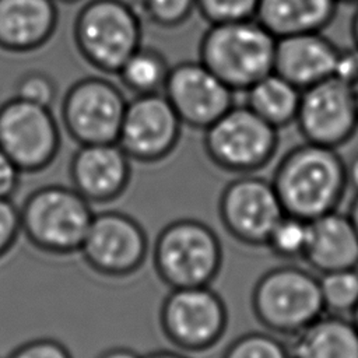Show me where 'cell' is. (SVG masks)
Returning <instances> with one entry per match:
<instances>
[{
  "mask_svg": "<svg viewBox=\"0 0 358 358\" xmlns=\"http://www.w3.org/2000/svg\"><path fill=\"white\" fill-rule=\"evenodd\" d=\"M7 358H73L69 348L52 337H38L15 347Z\"/></svg>",
  "mask_w": 358,
  "mask_h": 358,
  "instance_id": "30",
  "label": "cell"
},
{
  "mask_svg": "<svg viewBox=\"0 0 358 358\" xmlns=\"http://www.w3.org/2000/svg\"><path fill=\"white\" fill-rule=\"evenodd\" d=\"M71 186L91 204L113 201L131 179V159L117 143L78 145L69 164Z\"/></svg>",
  "mask_w": 358,
  "mask_h": 358,
  "instance_id": "16",
  "label": "cell"
},
{
  "mask_svg": "<svg viewBox=\"0 0 358 358\" xmlns=\"http://www.w3.org/2000/svg\"><path fill=\"white\" fill-rule=\"evenodd\" d=\"M260 0H196V11L208 24L250 20Z\"/></svg>",
  "mask_w": 358,
  "mask_h": 358,
  "instance_id": "29",
  "label": "cell"
},
{
  "mask_svg": "<svg viewBox=\"0 0 358 358\" xmlns=\"http://www.w3.org/2000/svg\"><path fill=\"white\" fill-rule=\"evenodd\" d=\"M140 11L155 27L172 29L192 17L196 11V0H141Z\"/></svg>",
  "mask_w": 358,
  "mask_h": 358,
  "instance_id": "27",
  "label": "cell"
},
{
  "mask_svg": "<svg viewBox=\"0 0 358 358\" xmlns=\"http://www.w3.org/2000/svg\"><path fill=\"white\" fill-rule=\"evenodd\" d=\"M60 127L52 108L17 96L0 103V147L21 172H39L59 154Z\"/></svg>",
  "mask_w": 358,
  "mask_h": 358,
  "instance_id": "10",
  "label": "cell"
},
{
  "mask_svg": "<svg viewBox=\"0 0 358 358\" xmlns=\"http://www.w3.org/2000/svg\"><path fill=\"white\" fill-rule=\"evenodd\" d=\"M271 183L285 214L312 221L337 210L344 199L345 161L337 148L305 141L284 154Z\"/></svg>",
  "mask_w": 358,
  "mask_h": 358,
  "instance_id": "1",
  "label": "cell"
},
{
  "mask_svg": "<svg viewBox=\"0 0 358 358\" xmlns=\"http://www.w3.org/2000/svg\"><path fill=\"white\" fill-rule=\"evenodd\" d=\"M351 322L354 323V326H355L357 330H358V303L355 305V308H354L352 312H351Z\"/></svg>",
  "mask_w": 358,
  "mask_h": 358,
  "instance_id": "39",
  "label": "cell"
},
{
  "mask_svg": "<svg viewBox=\"0 0 358 358\" xmlns=\"http://www.w3.org/2000/svg\"><path fill=\"white\" fill-rule=\"evenodd\" d=\"M59 88L55 78L42 70H29L22 73L14 85V96L52 108L57 99Z\"/></svg>",
  "mask_w": 358,
  "mask_h": 358,
  "instance_id": "28",
  "label": "cell"
},
{
  "mask_svg": "<svg viewBox=\"0 0 358 358\" xmlns=\"http://www.w3.org/2000/svg\"><path fill=\"white\" fill-rule=\"evenodd\" d=\"M305 141L338 148L358 130V112L351 87L330 77L302 90L295 119Z\"/></svg>",
  "mask_w": 358,
  "mask_h": 358,
  "instance_id": "14",
  "label": "cell"
},
{
  "mask_svg": "<svg viewBox=\"0 0 358 358\" xmlns=\"http://www.w3.org/2000/svg\"><path fill=\"white\" fill-rule=\"evenodd\" d=\"M284 208L271 183L253 173L231 180L218 199V217L225 231L249 246H264Z\"/></svg>",
  "mask_w": 358,
  "mask_h": 358,
  "instance_id": "12",
  "label": "cell"
},
{
  "mask_svg": "<svg viewBox=\"0 0 358 358\" xmlns=\"http://www.w3.org/2000/svg\"><path fill=\"white\" fill-rule=\"evenodd\" d=\"M350 34L352 38V45L358 48V4L357 8L351 17V22H350Z\"/></svg>",
  "mask_w": 358,
  "mask_h": 358,
  "instance_id": "37",
  "label": "cell"
},
{
  "mask_svg": "<svg viewBox=\"0 0 358 358\" xmlns=\"http://www.w3.org/2000/svg\"><path fill=\"white\" fill-rule=\"evenodd\" d=\"M250 305L259 323L281 336H295L326 313L319 277L295 264L263 273L252 289Z\"/></svg>",
  "mask_w": 358,
  "mask_h": 358,
  "instance_id": "4",
  "label": "cell"
},
{
  "mask_svg": "<svg viewBox=\"0 0 358 358\" xmlns=\"http://www.w3.org/2000/svg\"><path fill=\"white\" fill-rule=\"evenodd\" d=\"M94 214L91 203L73 186L45 185L20 206L21 234L43 253L71 255L80 252Z\"/></svg>",
  "mask_w": 358,
  "mask_h": 358,
  "instance_id": "3",
  "label": "cell"
},
{
  "mask_svg": "<svg viewBox=\"0 0 358 358\" xmlns=\"http://www.w3.org/2000/svg\"><path fill=\"white\" fill-rule=\"evenodd\" d=\"M277 38L256 18L208 24L199 60L232 91L245 92L274 70Z\"/></svg>",
  "mask_w": 358,
  "mask_h": 358,
  "instance_id": "2",
  "label": "cell"
},
{
  "mask_svg": "<svg viewBox=\"0 0 358 358\" xmlns=\"http://www.w3.org/2000/svg\"><path fill=\"white\" fill-rule=\"evenodd\" d=\"M302 259L322 274L358 268V234L348 214L334 210L309 221L308 245Z\"/></svg>",
  "mask_w": 358,
  "mask_h": 358,
  "instance_id": "19",
  "label": "cell"
},
{
  "mask_svg": "<svg viewBox=\"0 0 358 358\" xmlns=\"http://www.w3.org/2000/svg\"><path fill=\"white\" fill-rule=\"evenodd\" d=\"M126 103L122 90L106 77H83L63 95L62 124L78 145L116 143Z\"/></svg>",
  "mask_w": 358,
  "mask_h": 358,
  "instance_id": "9",
  "label": "cell"
},
{
  "mask_svg": "<svg viewBox=\"0 0 358 358\" xmlns=\"http://www.w3.org/2000/svg\"><path fill=\"white\" fill-rule=\"evenodd\" d=\"M162 94L183 126L203 131L235 105V91L199 59L171 66Z\"/></svg>",
  "mask_w": 358,
  "mask_h": 358,
  "instance_id": "15",
  "label": "cell"
},
{
  "mask_svg": "<svg viewBox=\"0 0 358 358\" xmlns=\"http://www.w3.org/2000/svg\"><path fill=\"white\" fill-rule=\"evenodd\" d=\"M308 236L309 221L284 214L270 232L264 246L281 259H302L308 245Z\"/></svg>",
  "mask_w": 358,
  "mask_h": 358,
  "instance_id": "25",
  "label": "cell"
},
{
  "mask_svg": "<svg viewBox=\"0 0 358 358\" xmlns=\"http://www.w3.org/2000/svg\"><path fill=\"white\" fill-rule=\"evenodd\" d=\"M20 235V207L11 199H0V259L11 250Z\"/></svg>",
  "mask_w": 358,
  "mask_h": 358,
  "instance_id": "31",
  "label": "cell"
},
{
  "mask_svg": "<svg viewBox=\"0 0 358 358\" xmlns=\"http://www.w3.org/2000/svg\"><path fill=\"white\" fill-rule=\"evenodd\" d=\"M203 145L218 168L243 175L264 168L278 148V129L248 105H232L204 130Z\"/></svg>",
  "mask_w": 358,
  "mask_h": 358,
  "instance_id": "7",
  "label": "cell"
},
{
  "mask_svg": "<svg viewBox=\"0 0 358 358\" xmlns=\"http://www.w3.org/2000/svg\"><path fill=\"white\" fill-rule=\"evenodd\" d=\"M148 249L147 234L137 220L117 210H106L94 214L80 253L96 274L122 278L144 264Z\"/></svg>",
  "mask_w": 358,
  "mask_h": 358,
  "instance_id": "11",
  "label": "cell"
},
{
  "mask_svg": "<svg viewBox=\"0 0 358 358\" xmlns=\"http://www.w3.org/2000/svg\"><path fill=\"white\" fill-rule=\"evenodd\" d=\"M347 214H348V217H350V220H351V222H352V225H354V228H355V231L358 234V194L351 201Z\"/></svg>",
  "mask_w": 358,
  "mask_h": 358,
  "instance_id": "38",
  "label": "cell"
},
{
  "mask_svg": "<svg viewBox=\"0 0 358 358\" xmlns=\"http://www.w3.org/2000/svg\"><path fill=\"white\" fill-rule=\"evenodd\" d=\"M182 126L162 92L133 95L127 99L116 143L131 161L158 162L176 148Z\"/></svg>",
  "mask_w": 358,
  "mask_h": 358,
  "instance_id": "13",
  "label": "cell"
},
{
  "mask_svg": "<svg viewBox=\"0 0 358 358\" xmlns=\"http://www.w3.org/2000/svg\"><path fill=\"white\" fill-rule=\"evenodd\" d=\"M80 56L101 74H116L141 46V15L126 0H88L73 22Z\"/></svg>",
  "mask_w": 358,
  "mask_h": 358,
  "instance_id": "5",
  "label": "cell"
},
{
  "mask_svg": "<svg viewBox=\"0 0 358 358\" xmlns=\"http://www.w3.org/2000/svg\"><path fill=\"white\" fill-rule=\"evenodd\" d=\"M20 168L0 147V199H11L20 186Z\"/></svg>",
  "mask_w": 358,
  "mask_h": 358,
  "instance_id": "33",
  "label": "cell"
},
{
  "mask_svg": "<svg viewBox=\"0 0 358 358\" xmlns=\"http://www.w3.org/2000/svg\"><path fill=\"white\" fill-rule=\"evenodd\" d=\"M56 3H63V4H76V3H80L83 0H55Z\"/></svg>",
  "mask_w": 358,
  "mask_h": 358,
  "instance_id": "41",
  "label": "cell"
},
{
  "mask_svg": "<svg viewBox=\"0 0 358 358\" xmlns=\"http://www.w3.org/2000/svg\"><path fill=\"white\" fill-rule=\"evenodd\" d=\"M324 312L351 315L358 303V268H344L323 273L319 277Z\"/></svg>",
  "mask_w": 358,
  "mask_h": 358,
  "instance_id": "24",
  "label": "cell"
},
{
  "mask_svg": "<svg viewBox=\"0 0 358 358\" xmlns=\"http://www.w3.org/2000/svg\"><path fill=\"white\" fill-rule=\"evenodd\" d=\"M340 3H348V4H358V0H338Z\"/></svg>",
  "mask_w": 358,
  "mask_h": 358,
  "instance_id": "42",
  "label": "cell"
},
{
  "mask_svg": "<svg viewBox=\"0 0 358 358\" xmlns=\"http://www.w3.org/2000/svg\"><path fill=\"white\" fill-rule=\"evenodd\" d=\"M152 262L171 288L210 285L222 266V246L215 231L194 218L166 224L154 242Z\"/></svg>",
  "mask_w": 358,
  "mask_h": 358,
  "instance_id": "6",
  "label": "cell"
},
{
  "mask_svg": "<svg viewBox=\"0 0 358 358\" xmlns=\"http://www.w3.org/2000/svg\"><path fill=\"white\" fill-rule=\"evenodd\" d=\"M59 21L55 0H0V49L29 53L45 46Z\"/></svg>",
  "mask_w": 358,
  "mask_h": 358,
  "instance_id": "18",
  "label": "cell"
},
{
  "mask_svg": "<svg viewBox=\"0 0 358 358\" xmlns=\"http://www.w3.org/2000/svg\"><path fill=\"white\" fill-rule=\"evenodd\" d=\"M334 77L345 83L348 87L358 84V48L351 46L347 49H340Z\"/></svg>",
  "mask_w": 358,
  "mask_h": 358,
  "instance_id": "32",
  "label": "cell"
},
{
  "mask_svg": "<svg viewBox=\"0 0 358 358\" xmlns=\"http://www.w3.org/2000/svg\"><path fill=\"white\" fill-rule=\"evenodd\" d=\"M351 91H352V96H354V103H355V108H357V112H358V84L351 87Z\"/></svg>",
  "mask_w": 358,
  "mask_h": 358,
  "instance_id": "40",
  "label": "cell"
},
{
  "mask_svg": "<svg viewBox=\"0 0 358 358\" xmlns=\"http://www.w3.org/2000/svg\"><path fill=\"white\" fill-rule=\"evenodd\" d=\"M221 358H291L287 347L274 333L249 331L236 337Z\"/></svg>",
  "mask_w": 358,
  "mask_h": 358,
  "instance_id": "26",
  "label": "cell"
},
{
  "mask_svg": "<svg viewBox=\"0 0 358 358\" xmlns=\"http://www.w3.org/2000/svg\"><path fill=\"white\" fill-rule=\"evenodd\" d=\"M141 358H189V357L173 350H155L143 355Z\"/></svg>",
  "mask_w": 358,
  "mask_h": 358,
  "instance_id": "36",
  "label": "cell"
},
{
  "mask_svg": "<svg viewBox=\"0 0 358 358\" xmlns=\"http://www.w3.org/2000/svg\"><path fill=\"white\" fill-rule=\"evenodd\" d=\"M340 48L323 32L277 38L274 73L301 91L334 76Z\"/></svg>",
  "mask_w": 358,
  "mask_h": 358,
  "instance_id": "17",
  "label": "cell"
},
{
  "mask_svg": "<svg viewBox=\"0 0 358 358\" xmlns=\"http://www.w3.org/2000/svg\"><path fill=\"white\" fill-rule=\"evenodd\" d=\"M171 66L162 52L151 46H138L119 67V83L133 95L162 92Z\"/></svg>",
  "mask_w": 358,
  "mask_h": 358,
  "instance_id": "23",
  "label": "cell"
},
{
  "mask_svg": "<svg viewBox=\"0 0 358 358\" xmlns=\"http://www.w3.org/2000/svg\"><path fill=\"white\" fill-rule=\"evenodd\" d=\"M227 324L225 302L210 285L171 288L159 308L164 336L185 351L211 348L224 336Z\"/></svg>",
  "mask_w": 358,
  "mask_h": 358,
  "instance_id": "8",
  "label": "cell"
},
{
  "mask_svg": "<svg viewBox=\"0 0 358 358\" xmlns=\"http://www.w3.org/2000/svg\"><path fill=\"white\" fill-rule=\"evenodd\" d=\"M301 94L298 87L271 71L245 91V105L280 130L295 123Z\"/></svg>",
  "mask_w": 358,
  "mask_h": 358,
  "instance_id": "22",
  "label": "cell"
},
{
  "mask_svg": "<svg viewBox=\"0 0 358 358\" xmlns=\"http://www.w3.org/2000/svg\"><path fill=\"white\" fill-rule=\"evenodd\" d=\"M291 358H358V330L340 315H322L294 336Z\"/></svg>",
  "mask_w": 358,
  "mask_h": 358,
  "instance_id": "21",
  "label": "cell"
},
{
  "mask_svg": "<svg viewBox=\"0 0 358 358\" xmlns=\"http://www.w3.org/2000/svg\"><path fill=\"white\" fill-rule=\"evenodd\" d=\"M138 352L127 347H112L101 352L96 358H141Z\"/></svg>",
  "mask_w": 358,
  "mask_h": 358,
  "instance_id": "34",
  "label": "cell"
},
{
  "mask_svg": "<svg viewBox=\"0 0 358 358\" xmlns=\"http://www.w3.org/2000/svg\"><path fill=\"white\" fill-rule=\"evenodd\" d=\"M347 172V183L351 186L358 194V152H355L348 162H345Z\"/></svg>",
  "mask_w": 358,
  "mask_h": 358,
  "instance_id": "35",
  "label": "cell"
},
{
  "mask_svg": "<svg viewBox=\"0 0 358 358\" xmlns=\"http://www.w3.org/2000/svg\"><path fill=\"white\" fill-rule=\"evenodd\" d=\"M338 0H260L256 20L275 38L323 32L334 20Z\"/></svg>",
  "mask_w": 358,
  "mask_h": 358,
  "instance_id": "20",
  "label": "cell"
}]
</instances>
